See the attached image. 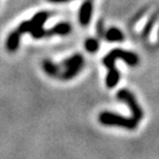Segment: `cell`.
I'll return each instance as SVG.
<instances>
[{"mask_svg":"<svg viewBox=\"0 0 159 159\" xmlns=\"http://www.w3.org/2000/svg\"><path fill=\"white\" fill-rule=\"evenodd\" d=\"M49 13L48 12H39L30 20V21H25L22 22L19 27L17 28L18 33L22 34L25 32H30L32 34L33 38L35 39H40L43 37H49L48 31H45L42 28V25H44V22L47 21Z\"/></svg>","mask_w":159,"mask_h":159,"instance_id":"obj_1","label":"cell"},{"mask_svg":"<svg viewBox=\"0 0 159 159\" xmlns=\"http://www.w3.org/2000/svg\"><path fill=\"white\" fill-rule=\"evenodd\" d=\"M99 122L107 126H118L127 129H134L137 126V122L134 118H127L114 113L103 112L99 115Z\"/></svg>","mask_w":159,"mask_h":159,"instance_id":"obj_2","label":"cell"},{"mask_svg":"<svg viewBox=\"0 0 159 159\" xmlns=\"http://www.w3.org/2000/svg\"><path fill=\"white\" fill-rule=\"evenodd\" d=\"M117 97H118V99H120V101H123V102H125L128 105L133 113V118L136 122H138V120H140L143 118V109L138 106L134 95L129 92V91H127V89H120L117 93Z\"/></svg>","mask_w":159,"mask_h":159,"instance_id":"obj_3","label":"cell"},{"mask_svg":"<svg viewBox=\"0 0 159 159\" xmlns=\"http://www.w3.org/2000/svg\"><path fill=\"white\" fill-rule=\"evenodd\" d=\"M63 65L66 67V70L64 71V73H62V74L60 75V77H62L64 80L72 79V77H74L80 72V70L82 67L83 57L80 54L73 55L70 59L65 60L64 62H63Z\"/></svg>","mask_w":159,"mask_h":159,"instance_id":"obj_4","label":"cell"},{"mask_svg":"<svg viewBox=\"0 0 159 159\" xmlns=\"http://www.w3.org/2000/svg\"><path fill=\"white\" fill-rule=\"evenodd\" d=\"M92 9L93 5L91 0H86L82 5L81 9H80V22L83 25H86L91 21V16H92Z\"/></svg>","mask_w":159,"mask_h":159,"instance_id":"obj_5","label":"cell"},{"mask_svg":"<svg viewBox=\"0 0 159 159\" xmlns=\"http://www.w3.org/2000/svg\"><path fill=\"white\" fill-rule=\"evenodd\" d=\"M20 37H21V34L18 33L16 30L13 32L10 33V35L7 39V42H6V47H7V49L9 51H15V50L18 49L20 42Z\"/></svg>","mask_w":159,"mask_h":159,"instance_id":"obj_6","label":"cell"},{"mask_svg":"<svg viewBox=\"0 0 159 159\" xmlns=\"http://www.w3.org/2000/svg\"><path fill=\"white\" fill-rule=\"evenodd\" d=\"M71 31V27H70L69 23H59L55 27H53L51 30L48 31V34L49 35H52V34H61V35H64L67 34V33Z\"/></svg>","mask_w":159,"mask_h":159,"instance_id":"obj_7","label":"cell"},{"mask_svg":"<svg viewBox=\"0 0 159 159\" xmlns=\"http://www.w3.org/2000/svg\"><path fill=\"white\" fill-rule=\"evenodd\" d=\"M106 39L108 41H122L124 40V34L122 33L120 30H118L117 28H112L106 32Z\"/></svg>","mask_w":159,"mask_h":159,"instance_id":"obj_8","label":"cell"},{"mask_svg":"<svg viewBox=\"0 0 159 159\" xmlns=\"http://www.w3.org/2000/svg\"><path fill=\"white\" fill-rule=\"evenodd\" d=\"M43 70L47 74L51 75V76H59L60 75V71L57 65L53 64L51 61H44L43 62Z\"/></svg>","mask_w":159,"mask_h":159,"instance_id":"obj_9","label":"cell"},{"mask_svg":"<svg viewBox=\"0 0 159 159\" xmlns=\"http://www.w3.org/2000/svg\"><path fill=\"white\" fill-rule=\"evenodd\" d=\"M98 41L95 39H87L86 42H85V49L89 51V52H96L98 50Z\"/></svg>","mask_w":159,"mask_h":159,"instance_id":"obj_10","label":"cell"},{"mask_svg":"<svg viewBox=\"0 0 159 159\" xmlns=\"http://www.w3.org/2000/svg\"><path fill=\"white\" fill-rule=\"evenodd\" d=\"M51 2H65V1H69V0H49Z\"/></svg>","mask_w":159,"mask_h":159,"instance_id":"obj_11","label":"cell"}]
</instances>
